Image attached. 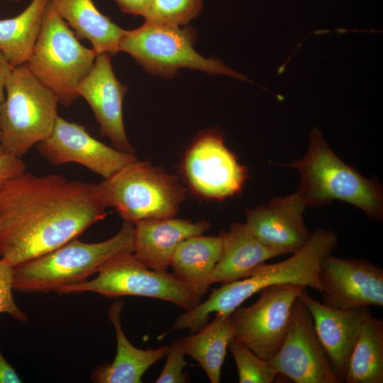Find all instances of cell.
<instances>
[{
  "instance_id": "ba28073f",
  "label": "cell",
  "mask_w": 383,
  "mask_h": 383,
  "mask_svg": "<svg viewBox=\"0 0 383 383\" xmlns=\"http://www.w3.org/2000/svg\"><path fill=\"white\" fill-rule=\"evenodd\" d=\"M196 38L192 27L145 21L140 27L125 31L119 52L130 55L146 72L166 79L175 77L180 68H189L248 81L221 61L198 53L194 48Z\"/></svg>"
},
{
  "instance_id": "d6986e66",
  "label": "cell",
  "mask_w": 383,
  "mask_h": 383,
  "mask_svg": "<svg viewBox=\"0 0 383 383\" xmlns=\"http://www.w3.org/2000/svg\"><path fill=\"white\" fill-rule=\"evenodd\" d=\"M122 301L114 302L109 309L108 318L113 324L116 338V353L111 363L96 366L91 374L97 383H140L150 367L166 357L169 345L154 350H143L133 345L126 338L121 324Z\"/></svg>"
},
{
  "instance_id": "f1b7e54d",
  "label": "cell",
  "mask_w": 383,
  "mask_h": 383,
  "mask_svg": "<svg viewBox=\"0 0 383 383\" xmlns=\"http://www.w3.org/2000/svg\"><path fill=\"white\" fill-rule=\"evenodd\" d=\"M165 365L156 383H184L189 380L187 374L182 372L187 365L185 354L182 350L179 339H174L169 345Z\"/></svg>"
},
{
  "instance_id": "7a4b0ae2",
  "label": "cell",
  "mask_w": 383,
  "mask_h": 383,
  "mask_svg": "<svg viewBox=\"0 0 383 383\" xmlns=\"http://www.w3.org/2000/svg\"><path fill=\"white\" fill-rule=\"evenodd\" d=\"M337 235L320 228L311 233L305 245L290 257L274 264H262L248 277L223 284L209 297L177 318V324L190 333L209 323L211 313H231L247 299L262 289L276 284H294L323 293L319 270L323 259L335 249Z\"/></svg>"
},
{
  "instance_id": "52a82bcc",
  "label": "cell",
  "mask_w": 383,
  "mask_h": 383,
  "mask_svg": "<svg viewBox=\"0 0 383 383\" xmlns=\"http://www.w3.org/2000/svg\"><path fill=\"white\" fill-rule=\"evenodd\" d=\"M97 185L104 205L133 223L174 217L184 199V189L174 175L138 160Z\"/></svg>"
},
{
  "instance_id": "30bf717a",
  "label": "cell",
  "mask_w": 383,
  "mask_h": 383,
  "mask_svg": "<svg viewBox=\"0 0 383 383\" xmlns=\"http://www.w3.org/2000/svg\"><path fill=\"white\" fill-rule=\"evenodd\" d=\"M305 287L282 284L262 289L253 304L231 314L235 338L268 361L279 350L290 324L292 306Z\"/></svg>"
},
{
  "instance_id": "9c48e42d",
  "label": "cell",
  "mask_w": 383,
  "mask_h": 383,
  "mask_svg": "<svg viewBox=\"0 0 383 383\" xmlns=\"http://www.w3.org/2000/svg\"><path fill=\"white\" fill-rule=\"evenodd\" d=\"M97 273L93 279L62 286L56 292L59 294L94 292L110 298L149 297L171 302L186 311L201 301L172 273L146 267L133 252L113 257Z\"/></svg>"
},
{
  "instance_id": "d4e9b609",
  "label": "cell",
  "mask_w": 383,
  "mask_h": 383,
  "mask_svg": "<svg viewBox=\"0 0 383 383\" xmlns=\"http://www.w3.org/2000/svg\"><path fill=\"white\" fill-rule=\"evenodd\" d=\"M344 382H383V323L370 316L350 355Z\"/></svg>"
},
{
  "instance_id": "7402d4cb",
  "label": "cell",
  "mask_w": 383,
  "mask_h": 383,
  "mask_svg": "<svg viewBox=\"0 0 383 383\" xmlns=\"http://www.w3.org/2000/svg\"><path fill=\"white\" fill-rule=\"evenodd\" d=\"M59 16L72 27L77 38L89 41L96 54L119 52L126 30L102 14L92 0H50Z\"/></svg>"
},
{
  "instance_id": "e0dca14e",
  "label": "cell",
  "mask_w": 383,
  "mask_h": 383,
  "mask_svg": "<svg viewBox=\"0 0 383 383\" xmlns=\"http://www.w3.org/2000/svg\"><path fill=\"white\" fill-rule=\"evenodd\" d=\"M298 298L309 309L316 333L332 369L343 382L350 355L362 326L371 316L369 307L350 309L329 307L311 298L306 287Z\"/></svg>"
},
{
  "instance_id": "277c9868",
  "label": "cell",
  "mask_w": 383,
  "mask_h": 383,
  "mask_svg": "<svg viewBox=\"0 0 383 383\" xmlns=\"http://www.w3.org/2000/svg\"><path fill=\"white\" fill-rule=\"evenodd\" d=\"M133 223L123 221L108 240L84 243L75 238L41 256L13 267V290L24 293L56 292L88 279L113 257L133 252Z\"/></svg>"
},
{
  "instance_id": "ffe728a7",
  "label": "cell",
  "mask_w": 383,
  "mask_h": 383,
  "mask_svg": "<svg viewBox=\"0 0 383 383\" xmlns=\"http://www.w3.org/2000/svg\"><path fill=\"white\" fill-rule=\"evenodd\" d=\"M222 253L211 274V284H225L249 277L265 261L279 255L260 243L245 223L222 231Z\"/></svg>"
},
{
  "instance_id": "5bb4252c",
  "label": "cell",
  "mask_w": 383,
  "mask_h": 383,
  "mask_svg": "<svg viewBox=\"0 0 383 383\" xmlns=\"http://www.w3.org/2000/svg\"><path fill=\"white\" fill-rule=\"evenodd\" d=\"M319 279L327 306L350 309L383 306V270L362 259L328 255L322 261Z\"/></svg>"
},
{
  "instance_id": "9a60e30c",
  "label": "cell",
  "mask_w": 383,
  "mask_h": 383,
  "mask_svg": "<svg viewBox=\"0 0 383 383\" xmlns=\"http://www.w3.org/2000/svg\"><path fill=\"white\" fill-rule=\"evenodd\" d=\"M307 204L296 192L245 211V225L264 245L279 255L294 253L310 238L303 213Z\"/></svg>"
},
{
  "instance_id": "4316f807",
  "label": "cell",
  "mask_w": 383,
  "mask_h": 383,
  "mask_svg": "<svg viewBox=\"0 0 383 383\" xmlns=\"http://www.w3.org/2000/svg\"><path fill=\"white\" fill-rule=\"evenodd\" d=\"M228 349L235 362L240 383H271L278 374L268 361L257 356L247 346L233 338Z\"/></svg>"
},
{
  "instance_id": "cb8c5ba5",
  "label": "cell",
  "mask_w": 383,
  "mask_h": 383,
  "mask_svg": "<svg viewBox=\"0 0 383 383\" xmlns=\"http://www.w3.org/2000/svg\"><path fill=\"white\" fill-rule=\"evenodd\" d=\"M48 2L32 0L17 16L0 20V51L13 68L30 58Z\"/></svg>"
},
{
  "instance_id": "44dd1931",
  "label": "cell",
  "mask_w": 383,
  "mask_h": 383,
  "mask_svg": "<svg viewBox=\"0 0 383 383\" xmlns=\"http://www.w3.org/2000/svg\"><path fill=\"white\" fill-rule=\"evenodd\" d=\"M220 236L194 235L182 241L172 257L174 276L197 297L201 298L212 284V272L222 253Z\"/></svg>"
},
{
  "instance_id": "484cf974",
  "label": "cell",
  "mask_w": 383,
  "mask_h": 383,
  "mask_svg": "<svg viewBox=\"0 0 383 383\" xmlns=\"http://www.w3.org/2000/svg\"><path fill=\"white\" fill-rule=\"evenodd\" d=\"M204 0H150L145 21L173 26L187 25L203 9Z\"/></svg>"
},
{
  "instance_id": "ac0fdd59",
  "label": "cell",
  "mask_w": 383,
  "mask_h": 383,
  "mask_svg": "<svg viewBox=\"0 0 383 383\" xmlns=\"http://www.w3.org/2000/svg\"><path fill=\"white\" fill-rule=\"evenodd\" d=\"M133 254L146 267L167 271L178 245L184 240L201 235L210 228L206 221L148 218L133 223Z\"/></svg>"
},
{
  "instance_id": "7c38bea8",
  "label": "cell",
  "mask_w": 383,
  "mask_h": 383,
  "mask_svg": "<svg viewBox=\"0 0 383 383\" xmlns=\"http://www.w3.org/2000/svg\"><path fill=\"white\" fill-rule=\"evenodd\" d=\"M268 362L296 383H340L317 336L307 306L297 298L283 343Z\"/></svg>"
},
{
  "instance_id": "5b68a950",
  "label": "cell",
  "mask_w": 383,
  "mask_h": 383,
  "mask_svg": "<svg viewBox=\"0 0 383 383\" xmlns=\"http://www.w3.org/2000/svg\"><path fill=\"white\" fill-rule=\"evenodd\" d=\"M0 106L3 152L21 157L52 133L58 100L30 71L26 64L12 69Z\"/></svg>"
},
{
  "instance_id": "8fae6325",
  "label": "cell",
  "mask_w": 383,
  "mask_h": 383,
  "mask_svg": "<svg viewBox=\"0 0 383 383\" xmlns=\"http://www.w3.org/2000/svg\"><path fill=\"white\" fill-rule=\"evenodd\" d=\"M182 170L190 188L211 199L235 195L247 178L245 167L216 131L202 132L196 138L185 152Z\"/></svg>"
},
{
  "instance_id": "4dcf8cb0",
  "label": "cell",
  "mask_w": 383,
  "mask_h": 383,
  "mask_svg": "<svg viewBox=\"0 0 383 383\" xmlns=\"http://www.w3.org/2000/svg\"><path fill=\"white\" fill-rule=\"evenodd\" d=\"M119 9L126 13L143 17L150 0H114Z\"/></svg>"
},
{
  "instance_id": "6da1fadb",
  "label": "cell",
  "mask_w": 383,
  "mask_h": 383,
  "mask_svg": "<svg viewBox=\"0 0 383 383\" xmlns=\"http://www.w3.org/2000/svg\"><path fill=\"white\" fill-rule=\"evenodd\" d=\"M98 185L26 172L0 192V255L16 266L77 238L107 215Z\"/></svg>"
},
{
  "instance_id": "f546056e",
  "label": "cell",
  "mask_w": 383,
  "mask_h": 383,
  "mask_svg": "<svg viewBox=\"0 0 383 383\" xmlns=\"http://www.w3.org/2000/svg\"><path fill=\"white\" fill-rule=\"evenodd\" d=\"M26 172L21 157L3 153L0 155V192L10 179Z\"/></svg>"
},
{
  "instance_id": "83f0119b",
  "label": "cell",
  "mask_w": 383,
  "mask_h": 383,
  "mask_svg": "<svg viewBox=\"0 0 383 383\" xmlns=\"http://www.w3.org/2000/svg\"><path fill=\"white\" fill-rule=\"evenodd\" d=\"M13 265L0 259V313H6L14 320L26 323L28 316L16 304L13 296Z\"/></svg>"
},
{
  "instance_id": "3957f363",
  "label": "cell",
  "mask_w": 383,
  "mask_h": 383,
  "mask_svg": "<svg viewBox=\"0 0 383 383\" xmlns=\"http://www.w3.org/2000/svg\"><path fill=\"white\" fill-rule=\"evenodd\" d=\"M296 170L301 176L297 191L307 206L321 207L334 200L362 210L370 219L383 217V190L380 183L363 177L340 160L314 127L305 155L291 163L279 164Z\"/></svg>"
},
{
  "instance_id": "e575fe53",
  "label": "cell",
  "mask_w": 383,
  "mask_h": 383,
  "mask_svg": "<svg viewBox=\"0 0 383 383\" xmlns=\"http://www.w3.org/2000/svg\"><path fill=\"white\" fill-rule=\"evenodd\" d=\"M10 1H15V2H18V1H20L21 0H10Z\"/></svg>"
},
{
  "instance_id": "603a6c76",
  "label": "cell",
  "mask_w": 383,
  "mask_h": 383,
  "mask_svg": "<svg viewBox=\"0 0 383 383\" xmlns=\"http://www.w3.org/2000/svg\"><path fill=\"white\" fill-rule=\"evenodd\" d=\"M234 338L231 315L216 313L211 322L179 341L185 355L199 363L211 383H218L228 345Z\"/></svg>"
},
{
  "instance_id": "d6a6232c",
  "label": "cell",
  "mask_w": 383,
  "mask_h": 383,
  "mask_svg": "<svg viewBox=\"0 0 383 383\" xmlns=\"http://www.w3.org/2000/svg\"><path fill=\"white\" fill-rule=\"evenodd\" d=\"M12 69L6 57L0 51V106L5 99V86Z\"/></svg>"
},
{
  "instance_id": "1f68e13d",
  "label": "cell",
  "mask_w": 383,
  "mask_h": 383,
  "mask_svg": "<svg viewBox=\"0 0 383 383\" xmlns=\"http://www.w3.org/2000/svg\"><path fill=\"white\" fill-rule=\"evenodd\" d=\"M21 379L0 349V383H19Z\"/></svg>"
},
{
  "instance_id": "2e32d148",
  "label": "cell",
  "mask_w": 383,
  "mask_h": 383,
  "mask_svg": "<svg viewBox=\"0 0 383 383\" xmlns=\"http://www.w3.org/2000/svg\"><path fill=\"white\" fill-rule=\"evenodd\" d=\"M111 57L108 52L96 55L91 70L79 83L77 93L90 106L101 135L107 137L116 149L133 152L123 116V103L128 87L116 77Z\"/></svg>"
},
{
  "instance_id": "8992f818",
  "label": "cell",
  "mask_w": 383,
  "mask_h": 383,
  "mask_svg": "<svg viewBox=\"0 0 383 383\" xmlns=\"http://www.w3.org/2000/svg\"><path fill=\"white\" fill-rule=\"evenodd\" d=\"M96 52L82 45L50 0L40 34L26 63L33 74L69 106L79 97L77 87L91 70Z\"/></svg>"
},
{
  "instance_id": "4fadbf2b",
  "label": "cell",
  "mask_w": 383,
  "mask_h": 383,
  "mask_svg": "<svg viewBox=\"0 0 383 383\" xmlns=\"http://www.w3.org/2000/svg\"><path fill=\"white\" fill-rule=\"evenodd\" d=\"M36 146L40 155L51 164L77 163L104 179L138 160L133 152L109 147L93 138L84 126L59 116L50 135Z\"/></svg>"
},
{
  "instance_id": "836d02e7",
  "label": "cell",
  "mask_w": 383,
  "mask_h": 383,
  "mask_svg": "<svg viewBox=\"0 0 383 383\" xmlns=\"http://www.w3.org/2000/svg\"><path fill=\"white\" fill-rule=\"evenodd\" d=\"M0 139H1V130H0ZM3 150H2V148H1V141H0V155L3 154Z\"/></svg>"
}]
</instances>
